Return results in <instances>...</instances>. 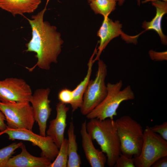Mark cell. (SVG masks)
Returning a JSON list of instances; mask_svg holds the SVG:
<instances>
[{
    "label": "cell",
    "mask_w": 167,
    "mask_h": 167,
    "mask_svg": "<svg viewBox=\"0 0 167 167\" xmlns=\"http://www.w3.org/2000/svg\"><path fill=\"white\" fill-rule=\"evenodd\" d=\"M92 0H88V2L90 3Z\"/></svg>",
    "instance_id": "obj_30"
},
{
    "label": "cell",
    "mask_w": 167,
    "mask_h": 167,
    "mask_svg": "<svg viewBox=\"0 0 167 167\" xmlns=\"http://www.w3.org/2000/svg\"><path fill=\"white\" fill-rule=\"evenodd\" d=\"M91 9L95 13L108 17L116 8V2L114 0H92L90 3Z\"/></svg>",
    "instance_id": "obj_19"
},
{
    "label": "cell",
    "mask_w": 167,
    "mask_h": 167,
    "mask_svg": "<svg viewBox=\"0 0 167 167\" xmlns=\"http://www.w3.org/2000/svg\"><path fill=\"white\" fill-rule=\"evenodd\" d=\"M41 2V0H0V8L15 16L33 12Z\"/></svg>",
    "instance_id": "obj_15"
},
{
    "label": "cell",
    "mask_w": 167,
    "mask_h": 167,
    "mask_svg": "<svg viewBox=\"0 0 167 167\" xmlns=\"http://www.w3.org/2000/svg\"><path fill=\"white\" fill-rule=\"evenodd\" d=\"M5 116L3 113L0 111V131L4 130L6 128L7 125L5 122Z\"/></svg>",
    "instance_id": "obj_27"
},
{
    "label": "cell",
    "mask_w": 167,
    "mask_h": 167,
    "mask_svg": "<svg viewBox=\"0 0 167 167\" xmlns=\"http://www.w3.org/2000/svg\"><path fill=\"white\" fill-rule=\"evenodd\" d=\"M50 92L49 88L37 89L32 93L30 101L35 120L39 126L40 135L43 136L46 135L47 122L52 111L49 99Z\"/></svg>",
    "instance_id": "obj_11"
},
{
    "label": "cell",
    "mask_w": 167,
    "mask_h": 167,
    "mask_svg": "<svg viewBox=\"0 0 167 167\" xmlns=\"http://www.w3.org/2000/svg\"><path fill=\"white\" fill-rule=\"evenodd\" d=\"M6 134L10 140L16 139L30 142L34 146L39 147L41 151V156L50 161H54L58 152L59 148L51 138L48 135L43 136L33 132L32 130L24 129H12L6 126L0 131V136Z\"/></svg>",
    "instance_id": "obj_8"
},
{
    "label": "cell",
    "mask_w": 167,
    "mask_h": 167,
    "mask_svg": "<svg viewBox=\"0 0 167 167\" xmlns=\"http://www.w3.org/2000/svg\"><path fill=\"white\" fill-rule=\"evenodd\" d=\"M69 108L60 102L56 105L57 115L55 118L49 122L46 135L50 137L59 148L64 139V135L66 126L67 113Z\"/></svg>",
    "instance_id": "obj_12"
},
{
    "label": "cell",
    "mask_w": 167,
    "mask_h": 167,
    "mask_svg": "<svg viewBox=\"0 0 167 167\" xmlns=\"http://www.w3.org/2000/svg\"><path fill=\"white\" fill-rule=\"evenodd\" d=\"M156 9L154 17L149 22L144 21L142 27L146 30H153L159 36L162 44H167V37L164 34L161 28V21L164 15L167 13V2L158 0L152 2Z\"/></svg>",
    "instance_id": "obj_16"
},
{
    "label": "cell",
    "mask_w": 167,
    "mask_h": 167,
    "mask_svg": "<svg viewBox=\"0 0 167 167\" xmlns=\"http://www.w3.org/2000/svg\"><path fill=\"white\" fill-rule=\"evenodd\" d=\"M0 111L5 116L7 127L32 130L35 120L29 102L0 101Z\"/></svg>",
    "instance_id": "obj_7"
},
{
    "label": "cell",
    "mask_w": 167,
    "mask_h": 167,
    "mask_svg": "<svg viewBox=\"0 0 167 167\" xmlns=\"http://www.w3.org/2000/svg\"><path fill=\"white\" fill-rule=\"evenodd\" d=\"M86 121L81 124L80 133L82 137V146L86 157L92 167H104L107 162L105 153L96 149L92 138L86 129Z\"/></svg>",
    "instance_id": "obj_13"
},
{
    "label": "cell",
    "mask_w": 167,
    "mask_h": 167,
    "mask_svg": "<svg viewBox=\"0 0 167 167\" xmlns=\"http://www.w3.org/2000/svg\"><path fill=\"white\" fill-rule=\"evenodd\" d=\"M73 97V91L66 88L61 90L58 95V98L60 102L65 104H70Z\"/></svg>",
    "instance_id": "obj_22"
},
{
    "label": "cell",
    "mask_w": 167,
    "mask_h": 167,
    "mask_svg": "<svg viewBox=\"0 0 167 167\" xmlns=\"http://www.w3.org/2000/svg\"><path fill=\"white\" fill-rule=\"evenodd\" d=\"M32 94L29 85L24 79L8 78L0 80V101H28Z\"/></svg>",
    "instance_id": "obj_9"
},
{
    "label": "cell",
    "mask_w": 167,
    "mask_h": 167,
    "mask_svg": "<svg viewBox=\"0 0 167 167\" xmlns=\"http://www.w3.org/2000/svg\"><path fill=\"white\" fill-rule=\"evenodd\" d=\"M115 121L119 138L121 153L130 158L139 155L143 142L144 130L137 121L124 115Z\"/></svg>",
    "instance_id": "obj_4"
},
{
    "label": "cell",
    "mask_w": 167,
    "mask_h": 167,
    "mask_svg": "<svg viewBox=\"0 0 167 167\" xmlns=\"http://www.w3.org/2000/svg\"><path fill=\"white\" fill-rule=\"evenodd\" d=\"M152 167H167V156L157 160L152 165Z\"/></svg>",
    "instance_id": "obj_26"
},
{
    "label": "cell",
    "mask_w": 167,
    "mask_h": 167,
    "mask_svg": "<svg viewBox=\"0 0 167 167\" xmlns=\"http://www.w3.org/2000/svg\"><path fill=\"white\" fill-rule=\"evenodd\" d=\"M137 1L138 5H139L141 3L140 0H137Z\"/></svg>",
    "instance_id": "obj_29"
},
{
    "label": "cell",
    "mask_w": 167,
    "mask_h": 167,
    "mask_svg": "<svg viewBox=\"0 0 167 167\" xmlns=\"http://www.w3.org/2000/svg\"><path fill=\"white\" fill-rule=\"evenodd\" d=\"M75 129L74 124L72 121L70 122L67 131L68 160L67 167H79L81 164L80 156L77 152Z\"/></svg>",
    "instance_id": "obj_18"
},
{
    "label": "cell",
    "mask_w": 167,
    "mask_h": 167,
    "mask_svg": "<svg viewBox=\"0 0 167 167\" xmlns=\"http://www.w3.org/2000/svg\"><path fill=\"white\" fill-rule=\"evenodd\" d=\"M23 143H13L0 149V167H6L8 160L14 154L15 150L20 148Z\"/></svg>",
    "instance_id": "obj_21"
},
{
    "label": "cell",
    "mask_w": 167,
    "mask_h": 167,
    "mask_svg": "<svg viewBox=\"0 0 167 167\" xmlns=\"http://www.w3.org/2000/svg\"><path fill=\"white\" fill-rule=\"evenodd\" d=\"M68 160V140L64 138L56 157L49 167H67Z\"/></svg>",
    "instance_id": "obj_20"
},
{
    "label": "cell",
    "mask_w": 167,
    "mask_h": 167,
    "mask_svg": "<svg viewBox=\"0 0 167 167\" xmlns=\"http://www.w3.org/2000/svg\"><path fill=\"white\" fill-rule=\"evenodd\" d=\"M98 69L94 80H90L84 93L83 102L80 108L83 115L86 116L98 105L107 94L105 80L107 75V66L104 61L99 59Z\"/></svg>",
    "instance_id": "obj_6"
},
{
    "label": "cell",
    "mask_w": 167,
    "mask_h": 167,
    "mask_svg": "<svg viewBox=\"0 0 167 167\" xmlns=\"http://www.w3.org/2000/svg\"><path fill=\"white\" fill-rule=\"evenodd\" d=\"M97 49L96 47L90 58L88 63V69L87 73L84 80L77 86L73 91V97L70 105L72 108V112H74L81 106L83 102V96L89 82L92 71V67L94 63L93 57L96 54Z\"/></svg>",
    "instance_id": "obj_17"
},
{
    "label": "cell",
    "mask_w": 167,
    "mask_h": 167,
    "mask_svg": "<svg viewBox=\"0 0 167 167\" xmlns=\"http://www.w3.org/2000/svg\"><path fill=\"white\" fill-rule=\"evenodd\" d=\"M122 84V80L115 84L108 83L106 85L107 92L105 97L86 116V118L89 119H113L114 117L117 115V109L122 102L135 98V94L130 86L128 85L121 90Z\"/></svg>",
    "instance_id": "obj_3"
},
{
    "label": "cell",
    "mask_w": 167,
    "mask_h": 167,
    "mask_svg": "<svg viewBox=\"0 0 167 167\" xmlns=\"http://www.w3.org/2000/svg\"><path fill=\"white\" fill-rule=\"evenodd\" d=\"M167 156V141L146 126L140 153L133 158L135 167H150L157 160Z\"/></svg>",
    "instance_id": "obj_5"
},
{
    "label": "cell",
    "mask_w": 167,
    "mask_h": 167,
    "mask_svg": "<svg viewBox=\"0 0 167 167\" xmlns=\"http://www.w3.org/2000/svg\"><path fill=\"white\" fill-rule=\"evenodd\" d=\"M122 24L119 21H113L108 17H104L102 25L97 32V36L99 37V45L97 49L95 58L93 60L94 62L100 59V56L109 42L113 39L122 36V39L126 42L136 44L139 35L135 36H128L122 31Z\"/></svg>",
    "instance_id": "obj_10"
},
{
    "label": "cell",
    "mask_w": 167,
    "mask_h": 167,
    "mask_svg": "<svg viewBox=\"0 0 167 167\" xmlns=\"http://www.w3.org/2000/svg\"><path fill=\"white\" fill-rule=\"evenodd\" d=\"M44 9L28 20L32 29V38L26 44V52L36 54L37 61L31 68L26 67L32 71L36 67L45 70H49L51 64L56 63L62 50L63 41L56 26L44 21Z\"/></svg>",
    "instance_id": "obj_1"
},
{
    "label": "cell",
    "mask_w": 167,
    "mask_h": 167,
    "mask_svg": "<svg viewBox=\"0 0 167 167\" xmlns=\"http://www.w3.org/2000/svg\"><path fill=\"white\" fill-rule=\"evenodd\" d=\"M114 167H135L134 158H129L121 153L118 158Z\"/></svg>",
    "instance_id": "obj_23"
},
{
    "label": "cell",
    "mask_w": 167,
    "mask_h": 167,
    "mask_svg": "<svg viewBox=\"0 0 167 167\" xmlns=\"http://www.w3.org/2000/svg\"><path fill=\"white\" fill-rule=\"evenodd\" d=\"M86 127L92 139L96 141L101 150L106 154L108 166L114 167L121 153L115 121L110 118L102 120L91 119L87 123Z\"/></svg>",
    "instance_id": "obj_2"
},
{
    "label": "cell",
    "mask_w": 167,
    "mask_h": 167,
    "mask_svg": "<svg viewBox=\"0 0 167 167\" xmlns=\"http://www.w3.org/2000/svg\"><path fill=\"white\" fill-rule=\"evenodd\" d=\"M20 148L21 152L10 158L6 167H49L51 164V161L44 157H36L31 154L23 143Z\"/></svg>",
    "instance_id": "obj_14"
},
{
    "label": "cell",
    "mask_w": 167,
    "mask_h": 167,
    "mask_svg": "<svg viewBox=\"0 0 167 167\" xmlns=\"http://www.w3.org/2000/svg\"><path fill=\"white\" fill-rule=\"evenodd\" d=\"M158 0H140V2H141L143 3H146L149 2H152L157 1ZM161 0L167 2V0Z\"/></svg>",
    "instance_id": "obj_28"
},
{
    "label": "cell",
    "mask_w": 167,
    "mask_h": 167,
    "mask_svg": "<svg viewBox=\"0 0 167 167\" xmlns=\"http://www.w3.org/2000/svg\"><path fill=\"white\" fill-rule=\"evenodd\" d=\"M148 54L151 59L155 61H162L167 60L166 51L162 52H157L151 49L149 51Z\"/></svg>",
    "instance_id": "obj_25"
},
{
    "label": "cell",
    "mask_w": 167,
    "mask_h": 167,
    "mask_svg": "<svg viewBox=\"0 0 167 167\" xmlns=\"http://www.w3.org/2000/svg\"><path fill=\"white\" fill-rule=\"evenodd\" d=\"M153 132L159 135L164 139L167 141V122H165L160 125H156L150 127Z\"/></svg>",
    "instance_id": "obj_24"
}]
</instances>
